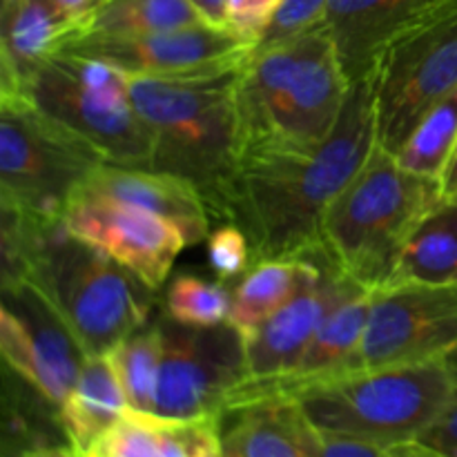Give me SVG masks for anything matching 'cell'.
<instances>
[{"mask_svg": "<svg viewBox=\"0 0 457 457\" xmlns=\"http://www.w3.org/2000/svg\"><path fill=\"white\" fill-rule=\"evenodd\" d=\"M378 145L369 80L353 83L335 132L311 150L253 147L241 154L221 221L248 237L254 263L317 259L328 208Z\"/></svg>", "mask_w": 457, "mask_h": 457, "instance_id": "cell-1", "label": "cell"}, {"mask_svg": "<svg viewBox=\"0 0 457 457\" xmlns=\"http://www.w3.org/2000/svg\"><path fill=\"white\" fill-rule=\"evenodd\" d=\"M3 281L34 286L65 320L87 355H105L150 324L156 290L103 250L67 230L62 219L3 208Z\"/></svg>", "mask_w": 457, "mask_h": 457, "instance_id": "cell-2", "label": "cell"}, {"mask_svg": "<svg viewBox=\"0 0 457 457\" xmlns=\"http://www.w3.org/2000/svg\"><path fill=\"white\" fill-rule=\"evenodd\" d=\"M351 87L324 25L286 43L254 47L237 80L244 152L321 145L337 128Z\"/></svg>", "mask_w": 457, "mask_h": 457, "instance_id": "cell-3", "label": "cell"}, {"mask_svg": "<svg viewBox=\"0 0 457 457\" xmlns=\"http://www.w3.org/2000/svg\"><path fill=\"white\" fill-rule=\"evenodd\" d=\"M241 67L190 79L128 76L129 96L154 141L152 170L192 183L217 221L244 152L237 110Z\"/></svg>", "mask_w": 457, "mask_h": 457, "instance_id": "cell-4", "label": "cell"}, {"mask_svg": "<svg viewBox=\"0 0 457 457\" xmlns=\"http://www.w3.org/2000/svg\"><path fill=\"white\" fill-rule=\"evenodd\" d=\"M442 201L440 181L409 172L395 154L375 145L326 212L317 259L375 293L386 286L420 221Z\"/></svg>", "mask_w": 457, "mask_h": 457, "instance_id": "cell-5", "label": "cell"}, {"mask_svg": "<svg viewBox=\"0 0 457 457\" xmlns=\"http://www.w3.org/2000/svg\"><path fill=\"white\" fill-rule=\"evenodd\" d=\"M453 388V357H437L335 375L290 400L317 428L388 449L420 440L446 409Z\"/></svg>", "mask_w": 457, "mask_h": 457, "instance_id": "cell-6", "label": "cell"}, {"mask_svg": "<svg viewBox=\"0 0 457 457\" xmlns=\"http://www.w3.org/2000/svg\"><path fill=\"white\" fill-rule=\"evenodd\" d=\"M16 92L96 147L105 163L152 168L154 141L123 71L96 58L54 52Z\"/></svg>", "mask_w": 457, "mask_h": 457, "instance_id": "cell-7", "label": "cell"}, {"mask_svg": "<svg viewBox=\"0 0 457 457\" xmlns=\"http://www.w3.org/2000/svg\"><path fill=\"white\" fill-rule=\"evenodd\" d=\"M382 150L397 154L420 120L457 89V0H445L395 31L366 74Z\"/></svg>", "mask_w": 457, "mask_h": 457, "instance_id": "cell-8", "label": "cell"}, {"mask_svg": "<svg viewBox=\"0 0 457 457\" xmlns=\"http://www.w3.org/2000/svg\"><path fill=\"white\" fill-rule=\"evenodd\" d=\"M103 163L96 147L38 110L25 94L0 92L3 208L36 219H62Z\"/></svg>", "mask_w": 457, "mask_h": 457, "instance_id": "cell-9", "label": "cell"}, {"mask_svg": "<svg viewBox=\"0 0 457 457\" xmlns=\"http://www.w3.org/2000/svg\"><path fill=\"white\" fill-rule=\"evenodd\" d=\"M163 353L152 413L179 422L228 415L232 393L248 378L245 339L230 324L186 326L163 315Z\"/></svg>", "mask_w": 457, "mask_h": 457, "instance_id": "cell-10", "label": "cell"}, {"mask_svg": "<svg viewBox=\"0 0 457 457\" xmlns=\"http://www.w3.org/2000/svg\"><path fill=\"white\" fill-rule=\"evenodd\" d=\"M253 49L232 27L201 22L154 34H70L56 52L96 58L125 76L190 79L239 70Z\"/></svg>", "mask_w": 457, "mask_h": 457, "instance_id": "cell-11", "label": "cell"}, {"mask_svg": "<svg viewBox=\"0 0 457 457\" xmlns=\"http://www.w3.org/2000/svg\"><path fill=\"white\" fill-rule=\"evenodd\" d=\"M457 355V281L370 293L369 324L355 369Z\"/></svg>", "mask_w": 457, "mask_h": 457, "instance_id": "cell-12", "label": "cell"}, {"mask_svg": "<svg viewBox=\"0 0 457 457\" xmlns=\"http://www.w3.org/2000/svg\"><path fill=\"white\" fill-rule=\"evenodd\" d=\"M0 351L9 370L61 406L74 388L87 351L52 303L27 281H3Z\"/></svg>", "mask_w": 457, "mask_h": 457, "instance_id": "cell-13", "label": "cell"}, {"mask_svg": "<svg viewBox=\"0 0 457 457\" xmlns=\"http://www.w3.org/2000/svg\"><path fill=\"white\" fill-rule=\"evenodd\" d=\"M62 221L71 235L110 254L156 293L168 281L179 254L190 245L168 219L85 192L74 196Z\"/></svg>", "mask_w": 457, "mask_h": 457, "instance_id": "cell-14", "label": "cell"}, {"mask_svg": "<svg viewBox=\"0 0 457 457\" xmlns=\"http://www.w3.org/2000/svg\"><path fill=\"white\" fill-rule=\"evenodd\" d=\"M353 288L360 286L324 259H317L315 270L297 293L245 339L248 378L241 384H268L286 378L311 346L326 315Z\"/></svg>", "mask_w": 457, "mask_h": 457, "instance_id": "cell-15", "label": "cell"}, {"mask_svg": "<svg viewBox=\"0 0 457 457\" xmlns=\"http://www.w3.org/2000/svg\"><path fill=\"white\" fill-rule=\"evenodd\" d=\"M80 192L150 210L172 221L190 245L208 239L212 230V214L199 190L186 179L159 170L103 163L89 174Z\"/></svg>", "mask_w": 457, "mask_h": 457, "instance_id": "cell-16", "label": "cell"}, {"mask_svg": "<svg viewBox=\"0 0 457 457\" xmlns=\"http://www.w3.org/2000/svg\"><path fill=\"white\" fill-rule=\"evenodd\" d=\"M71 25L49 0H3L0 4V92H16L52 56Z\"/></svg>", "mask_w": 457, "mask_h": 457, "instance_id": "cell-17", "label": "cell"}, {"mask_svg": "<svg viewBox=\"0 0 457 457\" xmlns=\"http://www.w3.org/2000/svg\"><path fill=\"white\" fill-rule=\"evenodd\" d=\"M223 451L235 457H311L308 418L290 397H268L228 413Z\"/></svg>", "mask_w": 457, "mask_h": 457, "instance_id": "cell-18", "label": "cell"}, {"mask_svg": "<svg viewBox=\"0 0 457 457\" xmlns=\"http://www.w3.org/2000/svg\"><path fill=\"white\" fill-rule=\"evenodd\" d=\"M128 409V397L110 355H89L61 404V422L70 445L87 453Z\"/></svg>", "mask_w": 457, "mask_h": 457, "instance_id": "cell-19", "label": "cell"}, {"mask_svg": "<svg viewBox=\"0 0 457 457\" xmlns=\"http://www.w3.org/2000/svg\"><path fill=\"white\" fill-rule=\"evenodd\" d=\"M457 281V201H442L420 221L402 248L386 288Z\"/></svg>", "mask_w": 457, "mask_h": 457, "instance_id": "cell-20", "label": "cell"}, {"mask_svg": "<svg viewBox=\"0 0 457 457\" xmlns=\"http://www.w3.org/2000/svg\"><path fill=\"white\" fill-rule=\"evenodd\" d=\"M317 259H266L257 262L232 290L228 324L248 339L268 317L275 315L308 279Z\"/></svg>", "mask_w": 457, "mask_h": 457, "instance_id": "cell-21", "label": "cell"}, {"mask_svg": "<svg viewBox=\"0 0 457 457\" xmlns=\"http://www.w3.org/2000/svg\"><path fill=\"white\" fill-rule=\"evenodd\" d=\"M190 0H103L83 27L71 34H154L201 25Z\"/></svg>", "mask_w": 457, "mask_h": 457, "instance_id": "cell-22", "label": "cell"}, {"mask_svg": "<svg viewBox=\"0 0 457 457\" xmlns=\"http://www.w3.org/2000/svg\"><path fill=\"white\" fill-rule=\"evenodd\" d=\"M161 353H163V337H161L159 321L145 324L107 353L132 411L152 413Z\"/></svg>", "mask_w": 457, "mask_h": 457, "instance_id": "cell-23", "label": "cell"}, {"mask_svg": "<svg viewBox=\"0 0 457 457\" xmlns=\"http://www.w3.org/2000/svg\"><path fill=\"white\" fill-rule=\"evenodd\" d=\"M457 143V89L442 98L427 116L418 123L402 150L397 161L402 168L418 177L440 181L446 163Z\"/></svg>", "mask_w": 457, "mask_h": 457, "instance_id": "cell-24", "label": "cell"}, {"mask_svg": "<svg viewBox=\"0 0 457 457\" xmlns=\"http://www.w3.org/2000/svg\"><path fill=\"white\" fill-rule=\"evenodd\" d=\"M232 293L219 281L181 272L165 290V315L186 326L228 324Z\"/></svg>", "mask_w": 457, "mask_h": 457, "instance_id": "cell-25", "label": "cell"}, {"mask_svg": "<svg viewBox=\"0 0 457 457\" xmlns=\"http://www.w3.org/2000/svg\"><path fill=\"white\" fill-rule=\"evenodd\" d=\"M208 248V263L219 281H230L244 277L254 266V253L248 237L235 223H226L212 228L205 239Z\"/></svg>", "mask_w": 457, "mask_h": 457, "instance_id": "cell-26", "label": "cell"}, {"mask_svg": "<svg viewBox=\"0 0 457 457\" xmlns=\"http://www.w3.org/2000/svg\"><path fill=\"white\" fill-rule=\"evenodd\" d=\"M330 0H281L254 47H270L308 34L324 25Z\"/></svg>", "mask_w": 457, "mask_h": 457, "instance_id": "cell-27", "label": "cell"}, {"mask_svg": "<svg viewBox=\"0 0 457 457\" xmlns=\"http://www.w3.org/2000/svg\"><path fill=\"white\" fill-rule=\"evenodd\" d=\"M308 451L311 457H384L386 446H379L375 442L360 440V437L342 436V433H330L324 428H317L308 420Z\"/></svg>", "mask_w": 457, "mask_h": 457, "instance_id": "cell-28", "label": "cell"}, {"mask_svg": "<svg viewBox=\"0 0 457 457\" xmlns=\"http://www.w3.org/2000/svg\"><path fill=\"white\" fill-rule=\"evenodd\" d=\"M279 4L281 0H230L228 25L248 43L257 45Z\"/></svg>", "mask_w": 457, "mask_h": 457, "instance_id": "cell-29", "label": "cell"}, {"mask_svg": "<svg viewBox=\"0 0 457 457\" xmlns=\"http://www.w3.org/2000/svg\"><path fill=\"white\" fill-rule=\"evenodd\" d=\"M455 361V388L453 395H451L449 404L442 411L440 418L433 422V427L420 437V442H424L427 446L436 449L437 453L445 457H457V357Z\"/></svg>", "mask_w": 457, "mask_h": 457, "instance_id": "cell-30", "label": "cell"}, {"mask_svg": "<svg viewBox=\"0 0 457 457\" xmlns=\"http://www.w3.org/2000/svg\"><path fill=\"white\" fill-rule=\"evenodd\" d=\"M58 13L71 25V31L83 27L103 0H49Z\"/></svg>", "mask_w": 457, "mask_h": 457, "instance_id": "cell-31", "label": "cell"}, {"mask_svg": "<svg viewBox=\"0 0 457 457\" xmlns=\"http://www.w3.org/2000/svg\"><path fill=\"white\" fill-rule=\"evenodd\" d=\"M190 3L204 16L205 22L219 27H230L228 25V4H230V0H190Z\"/></svg>", "mask_w": 457, "mask_h": 457, "instance_id": "cell-32", "label": "cell"}, {"mask_svg": "<svg viewBox=\"0 0 457 457\" xmlns=\"http://www.w3.org/2000/svg\"><path fill=\"white\" fill-rule=\"evenodd\" d=\"M384 457H445V455L437 453L436 449L427 446L424 442L415 440V442H404V445L388 446L386 455Z\"/></svg>", "mask_w": 457, "mask_h": 457, "instance_id": "cell-33", "label": "cell"}, {"mask_svg": "<svg viewBox=\"0 0 457 457\" xmlns=\"http://www.w3.org/2000/svg\"><path fill=\"white\" fill-rule=\"evenodd\" d=\"M440 187H442V199L445 201H457V143L451 152V159L446 163L445 174L440 179Z\"/></svg>", "mask_w": 457, "mask_h": 457, "instance_id": "cell-34", "label": "cell"}, {"mask_svg": "<svg viewBox=\"0 0 457 457\" xmlns=\"http://www.w3.org/2000/svg\"><path fill=\"white\" fill-rule=\"evenodd\" d=\"M21 457H87V455L71 445H56V446H45V449L29 451V453Z\"/></svg>", "mask_w": 457, "mask_h": 457, "instance_id": "cell-35", "label": "cell"}, {"mask_svg": "<svg viewBox=\"0 0 457 457\" xmlns=\"http://www.w3.org/2000/svg\"><path fill=\"white\" fill-rule=\"evenodd\" d=\"M190 457H223V446H221V431L210 436L199 449L195 451Z\"/></svg>", "mask_w": 457, "mask_h": 457, "instance_id": "cell-36", "label": "cell"}, {"mask_svg": "<svg viewBox=\"0 0 457 457\" xmlns=\"http://www.w3.org/2000/svg\"><path fill=\"white\" fill-rule=\"evenodd\" d=\"M223 446V445H221ZM223 457H235L232 453H228V451H223Z\"/></svg>", "mask_w": 457, "mask_h": 457, "instance_id": "cell-37", "label": "cell"}, {"mask_svg": "<svg viewBox=\"0 0 457 457\" xmlns=\"http://www.w3.org/2000/svg\"><path fill=\"white\" fill-rule=\"evenodd\" d=\"M87 457H98V455H94V453H85Z\"/></svg>", "mask_w": 457, "mask_h": 457, "instance_id": "cell-38", "label": "cell"}]
</instances>
